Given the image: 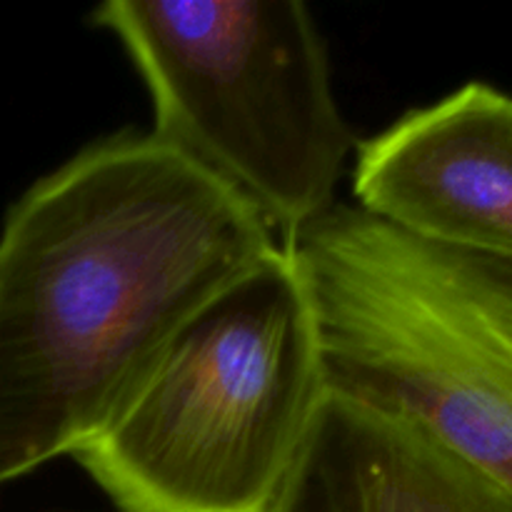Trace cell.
<instances>
[{"instance_id": "6da1fadb", "label": "cell", "mask_w": 512, "mask_h": 512, "mask_svg": "<svg viewBox=\"0 0 512 512\" xmlns=\"http://www.w3.org/2000/svg\"><path fill=\"white\" fill-rule=\"evenodd\" d=\"M280 245L150 133L30 185L0 233V488L103 433L195 313Z\"/></svg>"}, {"instance_id": "7a4b0ae2", "label": "cell", "mask_w": 512, "mask_h": 512, "mask_svg": "<svg viewBox=\"0 0 512 512\" xmlns=\"http://www.w3.org/2000/svg\"><path fill=\"white\" fill-rule=\"evenodd\" d=\"M328 393L285 243L195 313L73 458L120 512H278Z\"/></svg>"}, {"instance_id": "3957f363", "label": "cell", "mask_w": 512, "mask_h": 512, "mask_svg": "<svg viewBox=\"0 0 512 512\" xmlns=\"http://www.w3.org/2000/svg\"><path fill=\"white\" fill-rule=\"evenodd\" d=\"M288 245L330 393L418 420L512 493V260L340 203Z\"/></svg>"}, {"instance_id": "277c9868", "label": "cell", "mask_w": 512, "mask_h": 512, "mask_svg": "<svg viewBox=\"0 0 512 512\" xmlns=\"http://www.w3.org/2000/svg\"><path fill=\"white\" fill-rule=\"evenodd\" d=\"M153 103L150 135L243 198L283 243L335 208L355 150L300 0H108Z\"/></svg>"}, {"instance_id": "5b68a950", "label": "cell", "mask_w": 512, "mask_h": 512, "mask_svg": "<svg viewBox=\"0 0 512 512\" xmlns=\"http://www.w3.org/2000/svg\"><path fill=\"white\" fill-rule=\"evenodd\" d=\"M355 208L425 243L512 260V95L463 85L358 145Z\"/></svg>"}, {"instance_id": "8992f818", "label": "cell", "mask_w": 512, "mask_h": 512, "mask_svg": "<svg viewBox=\"0 0 512 512\" xmlns=\"http://www.w3.org/2000/svg\"><path fill=\"white\" fill-rule=\"evenodd\" d=\"M278 512H512V493L418 420L328 393Z\"/></svg>"}]
</instances>
